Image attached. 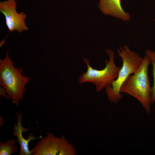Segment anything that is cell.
I'll list each match as a JSON object with an SVG mask.
<instances>
[{"label": "cell", "mask_w": 155, "mask_h": 155, "mask_svg": "<svg viewBox=\"0 0 155 155\" xmlns=\"http://www.w3.org/2000/svg\"><path fill=\"white\" fill-rule=\"evenodd\" d=\"M150 63L149 57L146 54L138 69L128 76L120 90L121 93H126L138 100L148 113L150 112L152 104V87L148 75Z\"/></svg>", "instance_id": "cell-1"}, {"label": "cell", "mask_w": 155, "mask_h": 155, "mask_svg": "<svg viewBox=\"0 0 155 155\" xmlns=\"http://www.w3.org/2000/svg\"><path fill=\"white\" fill-rule=\"evenodd\" d=\"M23 69L14 67L7 52L5 58L0 60V84L6 90L9 98L16 106L23 99L25 86L30 78L22 75Z\"/></svg>", "instance_id": "cell-2"}, {"label": "cell", "mask_w": 155, "mask_h": 155, "mask_svg": "<svg viewBox=\"0 0 155 155\" xmlns=\"http://www.w3.org/2000/svg\"><path fill=\"white\" fill-rule=\"evenodd\" d=\"M117 51L122 59V66L117 77L112 82L111 86L105 88L109 100L115 103L119 102L122 98L120 90L122 84L130 75L137 70L143 60L137 53L131 50L127 45L119 47Z\"/></svg>", "instance_id": "cell-3"}, {"label": "cell", "mask_w": 155, "mask_h": 155, "mask_svg": "<svg viewBox=\"0 0 155 155\" xmlns=\"http://www.w3.org/2000/svg\"><path fill=\"white\" fill-rule=\"evenodd\" d=\"M106 51L109 55V60L105 61L106 66L102 70L94 69L90 65L87 59H83L87 67L86 72L82 73L78 78L80 84L86 82L93 83L96 86V91L100 92L107 86H111L112 82L117 77L121 69L114 61L115 52L107 49Z\"/></svg>", "instance_id": "cell-4"}, {"label": "cell", "mask_w": 155, "mask_h": 155, "mask_svg": "<svg viewBox=\"0 0 155 155\" xmlns=\"http://www.w3.org/2000/svg\"><path fill=\"white\" fill-rule=\"evenodd\" d=\"M16 5L15 0L1 2L0 11L5 16L6 24L10 31L16 30L20 33L28 30L25 22L27 15L24 12L18 13L16 10Z\"/></svg>", "instance_id": "cell-5"}, {"label": "cell", "mask_w": 155, "mask_h": 155, "mask_svg": "<svg viewBox=\"0 0 155 155\" xmlns=\"http://www.w3.org/2000/svg\"><path fill=\"white\" fill-rule=\"evenodd\" d=\"M60 138L47 132L46 136L41 138L30 151L32 155H56L59 152Z\"/></svg>", "instance_id": "cell-6"}, {"label": "cell", "mask_w": 155, "mask_h": 155, "mask_svg": "<svg viewBox=\"0 0 155 155\" xmlns=\"http://www.w3.org/2000/svg\"><path fill=\"white\" fill-rule=\"evenodd\" d=\"M17 123L14 124L13 128V135L16 137L18 139V142L19 143L20 147V150L19 153L20 155H32L30 150L29 148V143L33 140L36 139L32 133H30L27 139H25L23 136V132H27L28 128H25L22 125V121L23 115L22 112L17 113L16 115Z\"/></svg>", "instance_id": "cell-7"}, {"label": "cell", "mask_w": 155, "mask_h": 155, "mask_svg": "<svg viewBox=\"0 0 155 155\" xmlns=\"http://www.w3.org/2000/svg\"><path fill=\"white\" fill-rule=\"evenodd\" d=\"M121 0H99L98 7L104 14L121 20L129 21L131 17L129 13L123 9Z\"/></svg>", "instance_id": "cell-8"}, {"label": "cell", "mask_w": 155, "mask_h": 155, "mask_svg": "<svg viewBox=\"0 0 155 155\" xmlns=\"http://www.w3.org/2000/svg\"><path fill=\"white\" fill-rule=\"evenodd\" d=\"M76 154V150L72 144L69 143L63 135H61L58 155H75Z\"/></svg>", "instance_id": "cell-9"}, {"label": "cell", "mask_w": 155, "mask_h": 155, "mask_svg": "<svg viewBox=\"0 0 155 155\" xmlns=\"http://www.w3.org/2000/svg\"><path fill=\"white\" fill-rule=\"evenodd\" d=\"M16 140L10 139L5 142L0 141V155H11L17 152L18 147L14 146Z\"/></svg>", "instance_id": "cell-10"}, {"label": "cell", "mask_w": 155, "mask_h": 155, "mask_svg": "<svg viewBox=\"0 0 155 155\" xmlns=\"http://www.w3.org/2000/svg\"><path fill=\"white\" fill-rule=\"evenodd\" d=\"M145 53L149 57L153 66V82L152 87L151 104H153L155 102V52L150 50H146Z\"/></svg>", "instance_id": "cell-11"}, {"label": "cell", "mask_w": 155, "mask_h": 155, "mask_svg": "<svg viewBox=\"0 0 155 155\" xmlns=\"http://www.w3.org/2000/svg\"><path fill=\"white\" fill-rule=\"evenodd\" d=\"M0 94L3 97L6 99H9L6 90L1 86L0 87Z\"/></svg>", "instance_id": "cell-12"}]
</instances>
